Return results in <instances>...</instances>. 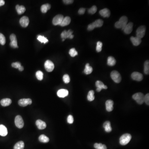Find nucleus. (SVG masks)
<instances>
[{
  "mask_svg": "<svg viewBox=\"0 0 149 149\" xmlns=\"http://www.w3.org/2000/svg\"><path fill=\"white\" fill-rule=\"evenodd\" d=\"M12 103L11 100L9 98H5L2 99L1 101V104L3 106H9Z\"/></svg>",
  "mask_w": 149,
  "mask_h": 149,
  "instance_id": "nucleus-26",
  "label": "nucleus"
},
{
  "mask_svg": "<svg viewBox=\"0 0 149 149\" xmlns=\"http://www.w3.org/2000/svg\"><path fill=\"white\" fill-rule=\"evenodd\" d=\"M130 39L133 45L135 46H138L142 42L141 39L137 37H131Z\"/></svg>",
  "mask_w": 149,
  "mask_h": 149,
  "instance_id": "nucleus-17",
  "label": "nucleus"
},
{
  "mask_svg": "<svg viewBox=\"0 0 149 149\" xmlns=\"http://www.w3.org/2000/svg\"><path fill=\"white\" fill-rule=\"evenodd\" d=\"M46 6H47V7L48 10H50V9L51 7V6L49 4H48V3H47V4H46Z\"/></svg>",
  "mask_w": 149,
  "mask_h": 149,
  "instance_id": "nucleus-49",
  "label": "nucleus"
},
{
  "mask_svg": "<svg viewBox=\"0 0 149 149\" xmlns=\"http://www.w3.org/2000/svg\"><path fill=\"white\" fill-rule=\"evenodd\" d=\"M146 31V27L142 25L139 27L136 30V37L141 39L145 36Z\"/></svg>",
  "mask_w": 149,
  "mask_h": 149,
  "instance_id": "nucleus-4",
  "label": "nucleus"
},
{
  "mask_svg": "<svg viewBox=\"0 0 149 149\" xmlns=\"http://www.w3.org/2000/svg\"><path fill=\"white\" fill-rule=\"evenodd\" d=\"M63 18L64 17L63 15H56L53 19V24L54 25H60L63 20Z\"/></svg>",
  "mask_w": 149,
  "mask_h": 149,
  "instance_id": "nucleus-8",
  "label": "nucleus"
},
{
  "mask_svg": "<svg viewBox=\"0 0 149 149\" xmlns=\"http://www.w3.org/2000/svg\"><path fill=\"white\" fill-rule=\"evenodd\" d=\"M133 24L132 22H129L127 24L123 30L124 31V32L126 34H130L133 29Z\"/></svg>",
  "mask_w": 149,
  "mask_h": 149,
  "instance_id": "nucleus-13",
  "label": "nucleus"
},
{
  "mask_svg": "<svg viewBox=\"0 0 149 149\" xmlns=\"http://www.w3.org/2000/svg\"><path fill=\"white\" fill-rule=\"evenodd\" d=\"M68 95V91L65 89H61L57 92V95L60 98H64L67 96Z\"/></svg>",
  "mask_w": 149,
  "mask_h": 149,
  "instance_id": "nucleus-19",
  "label": "nucleus"
},
{
  "mask_svg": "<svg viewBox=\"0 0 149 149\" xmlns=\"http://www.w3.org/2000/svg\"><path fill=\"white\" fill-rule=\"evenodd\" d=\"M93 71V68L89 66V63H87L85 65V68L84 70V72L86 74H89L91 73Z\"/></svg>",
  "mask_w": 149,
  "mask_h": 149,
  "instance_id": "nucleus-28",
  "label": "nucleus"
},
{
  "mask_svg": "<svg viewBox=\"0 0 149 149\" xmlns=\"http://www.w3.org/2000/svg\"><path fill=\"white\" fill-rule=\"evenodd\" d=\"M94 94H95V92L93 90H90L87 96V99L88 101L92 102L95 100V97Z\"/></svg>",
  "mask_w": 149,
  "mask_h": 149,
  "instance_id": "nucleus-30",
  "label": "nucleus"
},
{
  "mask_svg": "<svg viewBox=\"0 0 149 149\" xmlns=\"http://www.w3.org/2000/svg\"><path fill=\"white\" fill-rule=\"evenodd\" d=\"M97 10V6L95 5H93V6L91 7L90 9H88V12L89 14H94L96 13Z\"/></svg>",
  "mask_w": 149,
  "mask_h": 149,
  "instance_id": "nucleus-37",
  "label": "nucleus"
},
{
  "mask_svg": "<svg viewBox=\"0 0 149 149\" xmlns=\"http://www.w3.org/2000/svg\"><path fill=\"white\" fill-rule=\"evenodd\" d=\"M113 102L111 100H108L106 102V108L107 111L110 112L113 109Z\"/></svg>",
  "mask_w": 149,
  "mask_h": 149,
  "instance_id": "nucleus-18",
  "label": "nucleus"
},
{
  "mask_svg": "<svg viewBox=\"0 0 149 149\" xmlns=\"http://www.w3.org/2000/svg\"><path fill=\"white\" fill-rule=\"evenodd\" d=\"M144 72L145 74H148L149 73V61L147 60L144 63Z\"/></svg>",
  "mask_w": 149,
  "mask_h": 149,
  "instance_id": "nucleus-33",
  "label": "nucleus"
},
{
  "mask_svg": "<svg viewBox=\"0 0 149 149\" xmlns=\"http://www.w3.org/2000/svg\"><path fill=\"white\" fill-rule=\"evenodd\" d=\"M85 11H86V9L85 8H80L78 11V13L80 15H83L85 13Z\"/></svg>",
  "mask_w": 149,
  "mask_h": 149,
  "instance_id": "nucleus-45",
  "label": "nucleus"
},
{
  "mask_svg": "<svg viewBox=\"0 0 149 149\" xmlns=\"http://www.w3.org/2000/svg\"><path fill=\"white\" fill-rule=\"evenodd\" d=\"M144 102L147 104V105L149 104V94H147L144 97Z\"/></svg>",
  "mask_w": 149,
  "mask_h": 149,
  "instance_id": "nucleus-44",
  "label": "nucleus"
},
{
  "mask_svg": "<svg viewBox=\"0 0 149 149\" xmlns=\"http://www.w3.org/2000/svg\"><path fill=\"white\" fill-rule=\"evenodd\" d=\"M29 22V19L27 16H23L20 18V25L23 27H27L28 26Z\"/></svg>",
  "mask_w": 149,
  "mask_h": 149,
  "instance_id": "nucleus-11",
  "label": "nucleus"
},
{
  "mask_svg": "<svg viewBox=\"0 0 149 149\" xmlns=\"http://www.w3.org/2000/svg\"><path fill=\"white\" fill-rule=\"evenodd\" d=\"M96 86L97 87V90L98 92L101 91L102 89H107V87L104 85L102 82L98 80L96 82Z\"/></svg>",
  "mask_w": 149,
  "mask_h": 149,
  "instance_id": "nucleus-12",
  "label": "nucleus"
},
{
  "mask_svg": "<svg viewBox=\"0 0 149 149\" xmlns=\"http://www.w3.org/2000/svg\"><path fill=\"white\" fill-rule=\"evenodd\" d=\"M18 69H19V70L20 71H22L24 70V68H23V66H21L20 67L18 68Z\"/></svg>",
  "mask_w": 149,
  "mask_h": 149,
  "instance_id": "nucleus-50",
  "label": "nucleus"
},
{
  "mask_svg": "<svg viewBox=\"0 0 149 149\" xmlns=\"http://www.w3.org/2000/svg\"><path fill=\"white\" fill-rule=\"evenodd\" d=\"M16 11H17V13L19 15H21L22 14L24 13L26 11V9L25 7L23 5H17L15 7Z\"/></svg>",
  "mask_w": 149,
  "mask_h": 149,
  "instance_id": "nucleus-23",
  "label": "nucleus"
},
{
  "mask_svg": "<svg viewBox=\"0 0 149 149\" xmlns=\"http://www.w3.org/2000/svg\"><path fill=\"white\" fill-rule=\"evenodd\" d=\"M36 125L37 127L40 130H43L46 128V125L45 122L41 120H37L36 121Z\"/></svg>",
  "mask_w": 149,
  "mask_h": 149,
  "instance_id": "nucleus-20",
  "label": "nucleus"
},
{
  "mask_svg": "<svg viewBox=\"0 0 149 149\" xmlns=\"http://www.w3.org/2000/svg\"><path fill=\"white\" fill-rule=\"evenodd\" d=\"M63 2L65 4H70L73 3L74 1L73 0H64L63 1Z\"/></svg>",
  "mask_w": 149,
  "mask_h": 149,
  "instance_id": "nucleus-47",
  "label": "nucleus"
},
{
  "mask_svg": "<svg viewBox=\"0 0 149 149\" xmlns=\"http://www.w3.org/2000/svg\"><path fill=\"white\" fill-rule=\"evenodd\" d=\"M65 41V39H62V41H63H63Z\"/></svg>",
  "mask_w": 149,
  "mask_h": 149,
  "instance_id": "nucleus-51",
  "label": "nucleus"
},
{
  "mask_svg": "<svg viewBox=\"0 0 149 149\" xmlns=\"http://www.w3.org/2000/svg\"><path fill=\"white\" fill-rule=\"evenodd\" d=\"M70 22H71V18H70V17L67 16L65 18H64L63 20L62 21L60 25L62 27L65 26L69 24L70 23Z\"/></svg>",
  "mask_w": 149,
  "mask_h": 149,
  "instance_id": "nucleus-25",
  "label": "nucleus"
},
{
  "mask_svg": "<svg viewBox=\"0 0 149 149\" xmlns=\"http://www.w3.org/2000/svg\"><path fill=\"white\" fill-rule=\"evenodd\" d=\"M10 39L11 41V43L10 44V46L13 48H18L16 35L15 34H12L10 37Z\"/></svg>",
  "mask_w": 149,
  "mask_h": 149,
  "instance_id": "nucleus-7",
  "label": "nucleus"
},
{
  "mask_svg": "<svg viewBox=\"0 0 149 149\" xmlns=\"http://www.w3.org/2000/svg\"><path fill=\"white\" fill-rule=\"evenodd\" d=\"M44 67L47 71L51 72L54 70V65L52 61L50 60H47L44 63Z\"/></svg>",
  "mask_w": 149,
  "mask_h": 149,
  "instance_id": "nucleus-6",
  "label": "nucleus"
},
{
  "mask_svg": "<svg viewBox=\"0 0 149 149\" xmlns=\"http://www.w3.org/2000/svg\"><path fill=\"white\" fill-rule=\"evenodd\" d=\"M5 3L4 1L3 0H0V7L4 5Z\"/></svg>",
  "mask_w": 149,
  "mask_h": 149,
  "instance_id": "nucleus-48",
  "label": "nucleus"
},
{
  "mask_svg": "<svg viewBox=\"0 0 149 149\" xmlns=\"http://www.w3.org/2000/svg\"><path fill=\"white\" fill-rule=\"evenodd\" d=\"M73 31L71 29H69L68 31L64 30L62 32L61 34V37L62 39H64L65 40L67 38H70V36L72 35Z\"/></svg>",
  "mask_w": 149,
  "mask_h": 149,
  "instance_id": "nucleus-14",
  "label": "nucleus"
},
{
  "mask_svg": "<svg viewBox=\"0 0 149 149\" xmlns=\"http://www.w3.org/2000/svg\"><path fill=\"white\" fill-rule=\"evenodd\" d=\"M43 73L42 71L39 70L36 72V76L37 79L39 80H42L43 79Z\"/></svg>",
  "mask_w": 149,
  "mask_h": 149,
  "instance_id": "nucleus-36",
  "label": "nucleus"
},
{
  "mask_svg": "<svg viewBox=\"0 0 149 149\" xmlns=\"http://www.w3.org/2000/svg\"><path fill=\"white\" fill-rule=\"evenodd\" d=\"M41 11L42 12V13H45L47 12L48 10L46 5L44 4L42 5L41 7Z\"/></svg>",
  "mask_w": 149,
  "mask_h": 149,
  "instance_id": "nucleus-41",
  "label": "nucleus"
},
{
  "mask_svg": "<svg viewBox=\"0 0 149 149\" xmlns=\"http://www.w3.org/2000/svg\"><path fill=\"white\" fill-rule=\"evenodd\" d=\"M131 135L128 133H126L123 135L120 138V143L122 145H125L128 144L131 140Z\"/></svg>",
  "mask_w": 149,
  "mask_h": 149,
  "instance_id": "nucleus-1",
  "label": "nucleus"
},
{
  "mask_svg": "<svg viewBox=\"0 0 149 149\" xmlns=\"http://www.w3.org/2000/svg\"><path fill=\"white\" fill-rule=\"evenodd\" d=\"M39 140L40 142L43 143H48L49 141V139L48 137L44 135H42L39 137Z\"/></svg>",
  "mask_w": 149,
  "mask_h": 149,
  "instance_id": "nucleus-31",
  "label": "nucleus"
},
{
  "mask_svg": "<svg viewBox=\"0 0 149 149\" xmlns=\"http://www.w3.org/2000/svg\"><path fill=\"white\" fill-rule=\"evenodd\" d=\"M68 123L69 124H72L73 123L74 119L72 115H68L67 118Z\"/></svg>",
  "mask_w": 149,
  "mask_h": 149,
  "instance_id": "nucleus-43",
  "label": "nucleus"
},
{
  "mask_svg": "<svg viewBox=\"0 0 149 149\" xmlns=\"http://www.w3.org/2000/svg\"><path fill=\"white\" fill-rule=\"evenodd\" d=\"M18 104L20 106H27L28 105H30L32 103V100L30 99H22L19 100L18 101Z\"/></svg>",
  "mask_w": 149,
  "mask_h": 149,
  "instance_id": "nucleus-9",
  "label": "nucleus"
},
{
  "mask_svg": "<svg viewBox=\"0 0 149 149\" xmlns=\"http://www.w3.org/2000/svg\"><path fill=\"white\" fill-rule=\"evenodd\" d=\"M99 13L100 15L104 18H109L110 16V11L108 9L106 8L100 10L99 12Z\"/></svg>",
  "mask_w": 149,
  "mask_h": 149,
  "instance_id": "nucleus-16",
  "label": "nucleus"
},
{
  "mask_svg": "<svg viewBox=\"0 0 149 149\" xmlns=\"http://www.w3.org/2000/svg\"><path fill=\"white\" fill-rule=\"evenodd\" d=\"M115 27L117 28H122V26H121V24H120V22H119V21H117V22H115Z\"/></svg>",
  "mask_w": 149,
  "mask_h": 149,
  "instance_id": "nucleus-46",
  "label": "nucleus"
},
{
  "mask_svg": "<svg viewBox=\"0 0 149 149\" xmlns=\"http://www.w3.org/2000/svg\"><path fill=\"white\" fill-rule=\"evenodd\" d=\"M116 63V60L114 57L112 56L109 57L107 59V64L109 66H113Z\"/></svg>",
  "mask_w": 149,
  "mask_h": 149,
  "instance_id": "nucleus-27",
  "label": "nucleus"
},
{
  "mask_svg": "<svg viewBox=\"0 0 149 149\" xmlns=\"http://www.w3.org/2000/svg\"><path fill=\"white\" fill-rule=\"evenodd\" d=\"M102 43L100 41L98 42L96 46V51L97 52H100L102 51Z\"/></svg>",
  "mask_w": 149,
  "mask_h": 149,
  "instance_id": "nucleus-39",
  "label": "nucleus"
},
{
  "mask_svg": "<svg viewBox=\"0 0 149 149\" xmlns=\"http://www.w3.org/2000/svg\"><path fill=\"white\" fill-rule=\"evenodd\" d=\"M131 77L133 80L137 81H141L142 80L143 76L142 74L137 72H134L131 74Z\"/></svg>",
  "mask_w": 149,
  "mask_h": 149,
  "instance_id": "nucleus-10",
  "label": "nucleus"
},
{
  "mask_svg": "<svg viewBox=\"0 0 149 149\" xmlns=\"http://www.w3.org/2000/svg\"><path fill=\"white\" fill-rule=\"evenodd\" d=\"M103 127L106 132H110L112 130V128L111 126V123L109 121H106L104 123Z\"/></svg>",
  "mask_w": 149,
  "mask_h": 149,
  "instance_id": "nucleus-22",
  "label": "nucleus"
},
{
  "mask_svg": "<svg viewBox=\"0 0 149 149\" xmlns=\"http://www.w3.org/2000/svg\"><path fill=\"white\" fill-rule=\"evenodd\" d=\"M111 77L115 83H120L121 80V74L116 70H113L111 72Z\"/></svg>",
  "mask_w": 149,
  "mask_h": 149,
  "instance_id": "nucleus-3",
  "label": "nucleus"
},
{
  "mask_svg": "<svg viewBox=\"0 0 149 149\" xmlns=\"http://www.w3.org/2000/svg\"><path fill=\"white\" fill-rule=\"evenodd\" d=\"M24 143L22 141H20L16 143L14 147V149H24Z\"/></svg>",
  "mask_w": 149,
  "mask_h": 149,
  "instance_id": "nucleus-29",
  "label": "nucleus"
},
{
  "mask_svg": "<svg viewBox=\"0 0 149 149\" xmlns=\"http://www.w3.org/2000/svg\"><path fill=\"white\" fill-rule=\"evenodd\" d=\"M119 22H120L121 26H122L121 29L122 30H123L125 27L126 26V25L128 24V19L126 16H123L120 18Z\"/></svg>",
  "mask_w": 149,
  "mask_h": 149,
  "instance_id": "nucleus-15",
  "label": "nucleus"
},
{
  "mask_svg": "<svg viewBox=\"0 0 149 149\" xmlns=\"http://www.w3.org/2000/svg\"><path fill=\"white\" fill-rule=\"evenodd\" d=\"M7 134L6 127L3 125H0V135L2 136H5Z\"/></svg>",
  "mask_w": 149,
  "mask_h": 149,
  "instance_id": "nucleus-24",
  "label": "nucleus"
},
{
  "mask_svg": "<svg viewBox=\"0 0 149 149\" xmlns=\"http://www.w3.org/2000/svg\"><path fill=\"white\" fill-rule=\"evenodd\" d=\"M145 96L141 93H137L133 95V99L136 101L137 103L139 104H142L144 103Z\"/></svg>",
  "mask_w": 149,
  "mask_h": 149,
  "instance_id": "nucleus-2",
  "label": "nucleus"
},
{
  "mask_svg": "<svg viewBox=\"0 0 149 149\" xmlns=\"http://www.w3.org/2000/svg\"><path fill=\"white\" fill-rule=\"evenodd\" d=\"M21 66V63L20 62H15V63H13L12 64V66L15 68H18V69Z\"/></svg>",
  "mask_w": 149,
  "mask_h": 149,
  "instance_id": "nucleus-42",
  "label": "nucleus"
},
{
  "mask_svg": "<svg viewBox=\"0 0 149 149\" xmlns=\"http://www.w3.org/2000/svg\"><path fill=\"white\" fill-rule=\"evenodd\" d=\"M63 78V82L66 84L69 83V82H70V78L69 76H68V74H64Z\"/></svg>",
  "mask_w": 149,
  "mask_h": 149,
  "instance_id": "nucleus-40",
  "label": "nucleus"
},
{
  "mask_svg": "<svg viewBox=\"0 0 149 149\" xmlns=\"http://www.w3.org/2000/svg\"><path fill=\"white\" fill-rule=\"evenodd\" d=\"M103 20L101 19H98L95 21L94 22L92 23L91 24L93 27L94 29L96 27H100L102 26L103 24Z\"/></svg>",
  "mask_w": 149,
  "mask_h": 149,
  "instance_id": "nucleus-21",
  "label": "nucleus"
},
{
  "mask_svg": "<svg viewBox=\"0 0 149 149\" xmlns=\"http://www.w3.org/2000/svg\"><path fill=\"white\" fill-rule=\"evenodd\" d=\"M37 39L42 43H43L44 44H46V43L48 42V41L47 38H46L45 37H44V36H41L40 35H39L37 36Z\"/></svg>",
  "mask_w": 149,
  "mask_h": 149,
  "instance_id": "nucleus-32",
  "label": "nucleus"
},
{
  "mask_svg": "<svg viewBox=\"0 0 149 149\" xmlns=\"http://www.w3.org/2000/svg\"><path fill=\"white\" fill-rule=\"evenodd\" d=\"M6 42V39H5V37L4 36V35L2 33H0V44L4 45Z\"/></svg>",
  "mask_w": 149,
  "mask_h": 149,
  "instance_id": "nucleus-38",
  "label": "nucleus"
},
{
  "mask_svg": "<svg viewBox=\"0 0 149 149\" xmlns=\"http://www.w3.org/2000/svg\"><path fill=\"white\" fill-rule=\"evenodd\" d=\"M15 124L16 125V127L19 128H23L24 125V121L22 117L20 115H18L16 116L15 118Z\"/></svg>",
  "mask_w": 149,
  "mask_h": 149,
  "instance_id": "nucleus-5",
  "label": "nucleus"
},
{
  "mask_svg": "<svg viewBox=\"0 0 149 149\" xmlns=\"http://www.w3.org/2000/svg\"><path fill=\"white\" fill-rule=\"evenodd\" d=\"M69 54L71 56L74 57L78 55V53L75 48H72L70 50Z\"/></svg>",
  "mask_w": 149,
  "mask_h": 149,
  "instance_id": "nucleus-35",
  "label": "nucleus"
},
{
  "mask_svg": "<svg viewBox=\"0 0 149 149\" xmlns=\"http://www.w3.org/2000/svg\"><path fill=\"white\" fill-rule=\"evenodd\" d=\"M94 147L96 149H107V147L105 145L101 143H96L94 145Z\"/></svg>",
  "mask_w": 149,
  "mask_h": 149,
  "instance_id": "nucleus-34",
  "label": "nucleus"
}]
</instances>
